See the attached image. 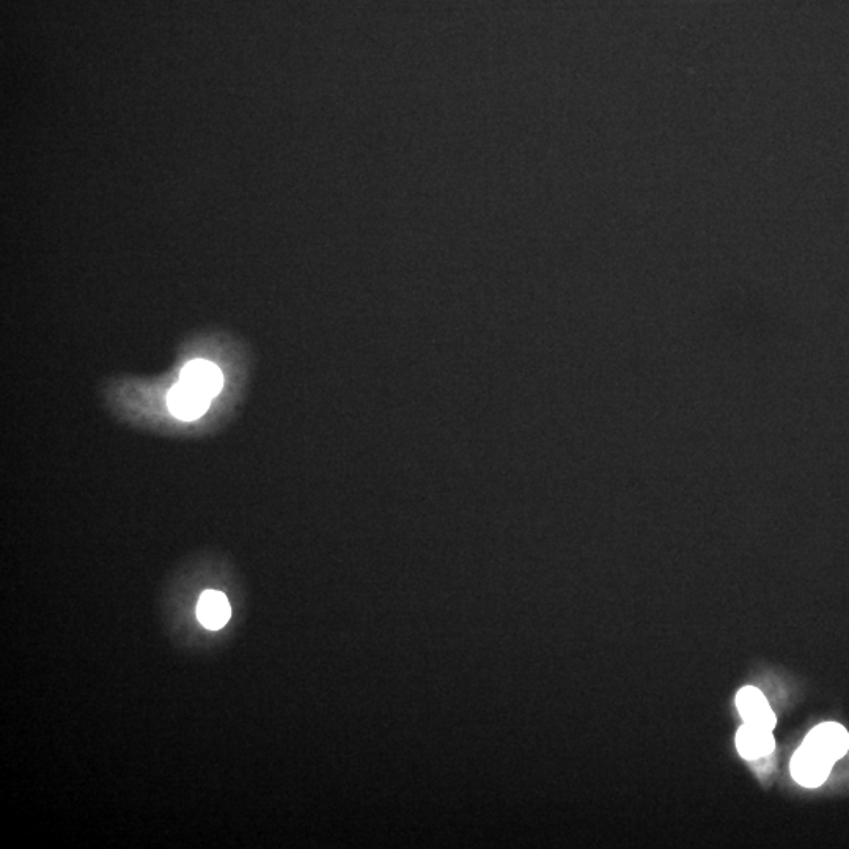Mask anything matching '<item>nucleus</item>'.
<instances>
[{
	"instance_id": "obj_7",
	"label": "nucleus",
	"mask_w": 849,
	"mask_h": 849,
	"mask_svg": "<svg viewBox=\"0 0 849 849\" xmlns=\"http://www.w3.org/2000/svg\"><path fill=\"white\" fill-rule=\"evenodd\" d=\"M230 615H232V609L224 593L217 590H206L202 593L197 604V618L205 628L213 629V631L224 628L230 620Z\"/></svg>"
},
{
	"instance_id": "obj_6",
	"label": "nucleus",
	"mask_w": 849,
	"mask_h": 849,
	"mask_svg": "<svg viewBox=\"0 0 849 849\" xmlns=\"http://www.w3.org/2000/svg\"><path fill=\"white\" fill-rule=\"evenodd\" d=\"M736 749L746 760H758L776 749V741L769 730L744 724L736 733Z\"/></svg>"
},
{
	"instance_id": "obj_1",
	"label": "nucleus",
	"mask_w": 849,
	"mask_h": 849,
	"mask_svg": "<svg viewBox=\"0 0 849 849\" xmlns=\"http://www.w3.org/2000/svg\"><path fill=\"white\" fill-rule=\"evenodd\" d=\"M832 766V761L802 744L791 758L790 771L793 779L801 783L802 787L816 788L823 785L824 780L829 777Z\"/></svg>"
},
{
	"instance_id": "obj_2",
	"label": "nucleus",
	"mask_w": 849,
	"mask_h": 849,
	"mask_svg": "<svg viewBox=\"0 0 849 849\" xmlns=\"http://www.w3.org/2000/svg\"><path fill=\"white\" fill-rule=\"evenodd\" d=\"M802 744L835 763L845 757L848 752L849 733L837 722H824L813 728L812 732L805 736Z\"/></svg>"
},
{
	"instance_id": "obj_5",
	"label": "nucleus",
	"mask_w": 849,
	"mask_h": 849,
	"mask_svg": "<svg viewBox=\"0 0 849 849\" xmlns=\"http://www.w3.org/2000/svg\"><path fill=\"white\" fill-rule=\"evenodd\" d=\"M180 381L202 390L203 394L210 398L216 397L224 384L221 370L213 362L202 361V359L184 365Z\"/></svg>"
},
{
	"instance_id": "obj_4",
	"label": "nucleus",
	"mask_w": 849,
	"mask_h": 849,
	"mask_svg": "<svg viewBox=\"0 0 849 849\" xmlns=\"http://www.w3.org/2000/svg\"><path fill=\"white\" fill-rule=\"evenodd\" d=\"M167 403H169L170 412L177 419L195 420L202 417L206 409L210 408L211 398L203 394L202 390L180 381L170 390Z\"/></svg>"
},
{
	"instance_id": "obj_3",
	"label": "nucleus",
	"mask_w": 849,
	"mask_h": 849,
	"mask_svg": "<svg viewBox=\"0 0 849 849\" xmlns=\"http://www.w3.org/2000/svg\"><path fill=\"white\" fill-rule=\"evenodd\" d=\"M736 706L743 717L744 724L765 728L772 732L777 724V717L771 710L765 694L754 686H746L736 695Z\"/></svg>"
}]
</instances>
